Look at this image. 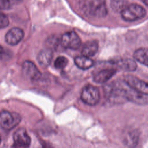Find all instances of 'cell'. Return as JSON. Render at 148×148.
I'll return each instance as SVG.
<instances>
[{"mask_svg":"<svg viewBox=\"0 0 148 148\" xmlns=\"http://www.w3.org/2000/svg\"><path fill=\"white\" fill-rule=\"evenodd\" d=\"M145 9L140 5L132 3L128 6L121 12L122 18L125 21L132 22L141 19L146 16Z\"/></svg>","mask_w":148,"mask_h":148,"instance_id":"cell-1","label":"cell"},{"mask_svg":"<svg viewBox=\"0 0 148 148\" xmlns=\"http://www.w3.org/2000/svg\"><path fill=\"white\" fill-rule=\"evenodd\" d=\"M124 82L132 89L142 95H148V83L139 77L130 74L126 75Z\"/></svg>","mask_w":148,"mask_h":148,"instance_id":"cell-2","label":"cell"},{"mask_svg":"<svg viewBox=\"0 0 148 148\" xmlns=\"http://www.w3.org/2000/svg\"><path fill=\"white\" fill-rule=\"evenodd\" d=\"M81 99L83 102L88 105H95L99 101V90L94 86L88 85L84 87L81 92Z\"/></svg>","mask_w":148,"mask_h":148,"instance_id":"cell-3","label":"cell"},{"mask_svg":"<svg viewBox=\"0 0 148 148\" xmlns=\"http://www.w3.org/2000/svg\"><path fill=\"white\" fill-rule=\"evenodd\" d=\"M60 43L65 49L76 50L81 45V40L75 32L69 31L62 35L60 39Z\"/></svg>","mask_w":148,"mask_h":148,"instance_id":"cell-4","label":"cell"},{"mask_svg":"<svg viewBox=\"0 0 148 148\" xmlns=\"http://www.w3.org/2000/svg\"><path fill=\"white\" fill-rule=\"evenodd\" d=\"M20 119L18 114L3 110L1 112L0 117L1 126L5 130H10L19 123Z\"/></svg>","mask_w":148,"mask_h":148,"instance_id":"cell-5","label":"cell"},{"mask_svg":"<svg viewBox=\"0 0 148 148\" xmlns=\"http://www.w3.org/2000/svg\"><path fill=\"white\" fill-rule=\"evenodd\" d=\"M87 11L90 15L97 18L106 16L108 10L104 0H92L88 5Z\"/></svg>","mask_w":148,"mask_h":148,"instance_id":"cell-6","label":"cell"},{"mask_svg":"<svg viewBox=\"0 0 148 148\" xmlns=\"http://www.w3.org/2000/svg\"><path fill=\"white\" fill-rule=\"evenodd\" d=\"M15 148H28L31 144V138L26 130L23 128L18 129L13 135Z\"/></svg>","mask_w":148,"mask_h":148,"instance_id":"cell-7","label":"cell"},{"mask_svg":"<svg viewBox=\"0 0 148 148\" xmlns=\"http://www.w3.org/2000/svg\"><path fill=\"white\" fill-rule=\"evenodd\" d=\"M22 72L23 75L28 79L35 80L38 79L41 73L34 63L30 61H25L23 64Z\"/></svg>","mask_w":148,"mask_h":148,"instance_id":"cell-8","label":"cell"},{"mask_svg":"<svg viewBox=\"0 0 148 148\" xmlns=\"http://www.w3.org/2000/svg\"><path fill=\"white\" fill-rule=\"evenodd\" d=\"M24 38V31L20 28L14 27L9 29L5 35V40L10 45H16Z\"/></svg>","mask_w":148,"mask_h":148,"instance_id":"cell-9","label":"cell"},{"mask_svg":"<svg viewBox=\"0 0 148 148\" xmlns=\"http://www.w3.org/2000/svg\"><path fill=\"white\" fill-rule=\"evenodd\" d=\"M115 64L120 69L128 72L135 71L136 70L138 67L136 61L128 58H120L117 60Z\"/></svg>","mask_w":148,"mask_h":148,"instance_id":"cell-10","label":"cell"},{"mask_svg":"<svg viewBox=\"0 0 148 148\" xmlns=\"http://www.w3.org/2000/svg\"><path fill=\"white\" fill-rule=\"evenodd\" d=\"M139 132L136 130L128 131L124 136L123 142L125 146L130 148L135 147L139 142Z\"/></svg>","mask_w":148,"mask_h":148,"instance_id":"cell-11","label":"cell"},{"mask_svg":"<svg viewBox=\"0 0 148 148\" xmlns=\"http://www.w3.org/2000/svg\"><path fill=\"white\" fill-rule=\"evenodd\" d=\"M52 58L53 53L50 49H46L41 50L37 56L38 63L40 66L44 68L47 67L50 64Z\"/></svg>","mask_w":148,"mask_h":148,"instance_id":"cell-12","label":"cell"},{"mask_svg":"<svg viewBox=\"0 0 148 148\" xmlns=\"http://www.w3.org/2000/svg\"><path fill=\"white\" fill-rule=\"evenodd\" d=\"M116 73L114 69H105L98 72L94 77V80L97 83H103L109 80Z\"/></svg>","mask_w":148,"mask_h":148,"instance_id":"cell-13","label":"cell"},{"mask_svg":"<svg viewBox=\"0 0 148 148\" xmlns=\"http://www.w3.org/2000/svg\"><path fill=\"white\" fill-rule=\"evenodd\" d=\"M98 50V45L97 42L91 40L86 42L82 49V54L83 56L90 57L94 56Z\"/></svg>","mask_w":148,"mask_h":148,"instance_id":"cell-14","label":"cell"},{"mask_svg":"<svg viewBox=\"0 0 148 148\" xmlns=\"http://www.w3.org/2000/svg\"><path fill=\"white\" fill-rule=\"evenodd\" d=\"M133 57L136 61L148 67V48L140 47L136 49Z\"/></svg>","mask_w":148,"mask_h":148,"instance_id":"cell-15","label":"cell"},{"mask_svg":"<svg viewBox=\"0 0 148 148\" xmlns=\"http://www.w3.org/2000/svg\"><path fill=\"white\" fill-rule=\"evenodd\" d=\"M74 62L75 65L80 69L86 70L91 68L94 65V61L90 57L80 56L75 58Z\"/></svg>","mask_w":148,"mask_h":148,"instance_id":"cell-16","label":"cell"},{"mask_svg":"<svg viewBox=\"0 0 148 148\" xmlns=\"http://www.w3.org/2000/svg\"><path fill=\"white\" fill-rule=\"evenodd\" d=\"M128 6V0H110V7L115 12H121Z\"/></svg>","mask_w":148,"mask_h":148,"instance_id":"cell-17","label":"cell"},{"mask_svg":"<svg viewBox=\"0 0 148 148\" xmlns=\"http://www.w3.org/2000/svg\"><path fill=\"white\" fill-rule=\"evenodd\" d=\"M68 63V60L64 56H59L56 59L54 65V66L59 69H64L67 65Z\"/></svg>","mask_w":148,"mask_h":148,"instance_id":"cell-18","label":"cell"},{"mask_svg":"<svg viewBox=\"0 0 148 148\" xmlns=\"http://www.w3.org/2000/svg\"><path fill=\"white\" fill-rule=\"evenodd\" d=\"M21 0H0V6L2 9H9Z\"/></svg>","mask_w":148,"mask_h":148,"instance_id":"cell-19","label":"cell"},{"mask_svg":"<svg viewBox=\"0 0 148 148\" xmlns=\"http://www.w3.org/2000/svg\"><path fill=\"white\" fill-rule=\"evenodd\" d=\"M9 21L8 17L3 13H1L0 16V27L4 28L9 25Z\"/></svg>","mask_w":148,"mask_h":148,"instance_id":"cell-20","label":"cell"},{"mask_svg":"<svg viewBox=\"0 0 148 148\" xmlns=\"http://www.w3.org/2000/svg\"><path fill=\"white\" fill-rule=\"evenodd\" d=\"M143 3L146 5L147 6H148V0H142Z\"/></svg>","mask_w":148,"mask_h":148,"instance_id":"cell-21","label":"cell"}]
</instances>
